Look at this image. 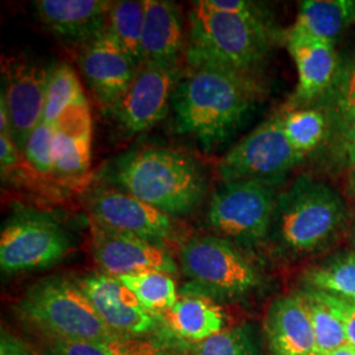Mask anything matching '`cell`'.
I'll return each instance as SVG.
<instances>
[{
  "label": "cell",
  "instance_id": "38",
  "mask_svg": "<svg viewBox=\"0 0 355 355\" xmlns=\"http://www.w3.org/2000/svg\"><path fill=\"white\" fill-rule=\"evenodd\" d=\"M346 192L350 198L355 199V164L352 165V168L347 175V182H346Z\"/></svg>",
  "mask_w": 355,
  "mask_h": 355
},
{
  "label": "cell",
  "instance_id": "29",
  "mask_svg": "<svg viewBox=\"0 0 355 355\" xmlns=\"http://www.w3.org/2000/svg\"><path fill=\"white\" fill-rule=\"evenodd\" d=\"M23 158L26 167L38 177L54 178L53 125L41 123L29 136Z\"/></svg>",
  "mask_w": 355,
  "mask_h": 355
},
{
  "label": "cell",
  "instance_id": "33",
  "mask_svg": "<svg viewBox=\"0 0 355 355\" xmlns=\"http://www.w3.org/2000/svg\"><path fill=\"white\" fill-rule=\"evenodd\" d=\"M202 1L208 8L218 12L232 13V15H239L248 19L266 21V16L261 11V8L252 1H243V0H202Z\"/></svg>",
  "mask_w": 355,
  "mask_h": 355
},
{
  "label": "cell",
  "instance_id": "35",
  "mask_svg": "<svg viewBox=\"0 0 355 355\" xmlns=\"http://www.w3.org/2000/svg\"><path fill=\"white\" fill-rule=\"evenodd\" d=\"M24 164L23 154L8 135H0V171L1 177H7Z\"/></svg>",
  "mask_w": 355,
  "mask_h": 355
},
{
  "label": "cell",
  "instance_id": "24",
  "mask_svg": "<svg viewBox=\"0 0 355 355\" xmlns=\"http://www.w3.org/2000/svg\"><path fill=\"white\" fill-rule=\"evenodd\" d=\"M117 279L137 297L146 311L154 315L166 313L179 300L175 280L162 271H144L117 277Z\"/></svg>",
  "mask_w": 355,
  "mask_h": 355
},
{
  "label": "cell",
  "instance_id": "20",
  "mask_svg": "<svg viewBox=\"0 0 355 355\" xmlns=\"http://www.w3.org/2000/svg\"><path fill=\"white\" fill-rule=\"evenodd\" d=\"M287 48L297 70L296 102H309L328 89L337 70L334 44L288 32Z\"/></svg>",
  "mask_w": 355,
  "mask_h": 355
},
{
  "label": "cell",
  "instance_id": "25",
  "mask_svg": "<svg viewBox=\"0 0 355 355\" xmlns=\"http://www.w3.org/2000/svg\"><path fill=\"white\" fill-rule=\"evenodd\" d=\"M309 288L355 303V252L340 254L305 275Z\"/></svg>",
  "mask_w": 355,
  "mask_h": 355
},
{
  "label": "cell",
  "instance_id": "26",
  "mask_svg": "<svg viewBox=\"0 0 355 355\" xmlns=\"http://www.w3.org/2000/svg\"><path fill=\"white\" fill-rule=\"evenodd\" d=\"M83 102L87 99L71 66L61 64L51 69L42 123L53 125L64 111Z\"/></svg>",
  "mask_w": 355,
  "mask_h": 355
},
{
  "label": "cell",
  "instance_id": "14",
  "mask_svg": "<svg viewBox=\"0 0 355 355\" xmlns=\"http://www.w3.org/2000/svg\"><path fill=\"white\" fill-rule=\"evenodd\" d=\"M78 286L107 327L119 336L136 337L155 329V315L146 311L116 277L92 274L79 280Z\"/></svg>",
  "mask_w": 355,
  "mask_h": 355
},
{
  "label": "cell",
  "instance_id": "30",
  "mask_svg": "<svg viewBox=\"0 0 355 355\" xmlns=\"http://www.w3.org/2000/svg\"><path fill=\"white\" fill-rule=\"evenodd\" d=\"M193 355H255V349L249 333L236 327L199 343Z\"/></svg>",
  "mask_w": 355,
  "mask_h": 355
},
{
  "label": "cell",
  "instance_id": "8",
  "mask_svg": "<svg viewBox=\"0 0 355 355\" xmlns=\"http://www.w3.org/2000/svg\"><path fill=\"white\" fill-rule=\"evenodd\" d=\"M70 250V237L48 214L26 211L12 216L0 234V267L19 274L49 267Z\"/></svg>",
  "mask_w": 355,
  "mask_h": 355
},
{
  "label": "cell",
  "instance_id": "2",
  "mask_svg": "<svg viewBox=\"0 0 355 355\" xmlns=\"http://www.w3.org/2000/svg\"><path fill=\"white\" fill-rule=\"evenodd\" d=\"M114 174L123 190L168 216L189 214L207 191L199 165L173 149L148 148L128 153L116 162Z\"/></svg>",
  "mask_w": 355,
  "mask_h": 355
},
{
  "label": "cell",
  "instance_id": "9",
  "mask_svg": "<svg viewBox=\"0 0 355 355\" xmlns=\"http://www.w3.org/2000/svg\"><path fill=\"white\" fill-rule=\"evenodd\" d=\"M287 139L282 114L255 128L218 162V175L228 183L245 179L275 180L303 161Z\"/></svg>",
  "mask_w": 355,
  "mask_h": 355
},
{
  "label": "cell",
  "instance_id": "6",
  "mask_svg": "<svg viewBox=\"0 0 355 355\" xmlns=\"http://www.w3.org/2000/svg\"><path fill=\"white\" fill-rule=\"evenodd\" d=\"M179 262L190 279L183 293L232 300L253 291L261 282L252 262L225 239H192L183 245Z\"/></svg>",
  "mask_w": 355,
  "mask_h": 355
},
{
  "label": "cell",
  "instance_id": "16",
  "mask_svg": "<svg viewBox=\"0 0 355 355\" xmlns=\"http://www.w3.org/2000/svg\"><path fill=\"white\" fill-rule=\"evenodd\" d=\"M92 146V120L89 103L64 111L53 124L54 178L76 183L89 173Z\"/></svg>",
  "mask_w": 355,
  "mask_h": 355
},
{
  "label": "cell",
  "instance_id": "4",
  "mask_svg": "<svg viewBox=\"0 0 355 355\" xmlns=\"http://www.w3.org/2000/svg\"><path fill=\"white\" fill-rule=\"evenodd\" d=\"M17 312L48 338L107 345L125 341L107 327L78 283L60 277L31 286L20 299Z\"/></svg>",
  "mask_w": 355,
  "mask_h": 355
},
{
  "label": "cell",
  "instance_id": "27",
  "mask_svg": "<svg viewBox=\"0 0 355 355\" xmlns=\"http://www.w3.org/2000/svg\"><path fill=\"white\" fill-rule=\"evenodd\" d=\"M282 123L292 148L303 155L318 148L328 129L325 116L315 108L295 110L282 114Z\"/></svg>",
  "mask_w": 355,
  "mask_h": 355
},
{
  "label": "cell",
  "instance_id": "32",
  "mask_svg": "<svg viewBox=\"0 0 355 355\" xmlns=\"http://www.w3.org/2000/svg\"><path fill=\"white\" fill-rule=\"evenodd\" d=\"M312 290V288H311ZM318 297L329 306L330 311L341 321L347 343L355 347V303L343 300L338 296L330 295L327 292L312 290Z\"/></svg>",
  "mask_w": 355,
  "mask_h": 355
},
{
  "label": "cell",
  "instance_id": "10",
  "mask_svg": "<svg viewBox=\"0 0 355 355\" xmlns=\"http://www.w3.org/2000/svg\"><path fill=\"white\" fill-rule=\"evenodd\" d=\"M179 70L142 64L127 91L111 110L130 135L145 132L164 120L179 83Z\"/></svg>",
  "mask_w": 355,
  "mask_h": 355
},
{
  "label": "cell",
  "instance_id": "12",
  "mask_svg": "<svg viewBox=\"0 0 355 355\" xmlns=\"http://www.w3.org/2000/svg\"><path fill=\"white\" fill-rule=\"evenodd\" d=\"M92 221L104 228L159 245L173 236L174 223L165 212L125 191L98 190L89 200Z\"/></svg>",
  "mask_w": 355,
  "mask_h": 355
},
{
  "label": "cell",
  "instance_id": "15",
  "mask_svg": "<svg viewBox=\"0 0 355 355\" xmlns=\"http://www.w3.org/2000/svg\"><path fill=\"white\" fill-rule=\"evenodd\" d=\"M79 64L96 99L103 107L111 110L139 70L107 28L83 45Z\"/></svg>",
  "mask_w": 355,
  "mask_h": 355
},
{
  "label": "cell",
  "instance_id": "39",
  "mask_svg": "<svg viewBox=\"0 0 355 355\" xmlns=\"http://www.w3.org/2000/svg\"><path fill=\"white\" fill-rule=\"evenodd\" d=\"M111 355H139L136 353H132V350H129L127 345L124 343H117L112 345V354Z\"/></svg>",
  "mask_w": 355,
  "mask_h": 355
},
{
  "label": "cell",
  "instance_id": "18",
  "mask_svg": "<svg viewBox=\"0 0 355 355\" xmlns=\"http://www.w3.org/2000/svg\"><path fill=\"white\" fill-rule=\"evenodd\" d=\"M183 45V21L177 6L166 0H145L144 64L179 70Z\"/></svg>",
  "mask_w": 355,
  "mask_h": 355
},
{
  "label": "cell",
  "instance_id": "7",
  "mask_svg": "<svg viewBox=\"0 0 355 355\" xmlns=\"http://www.w3.org/2000/svg\"><path fill=\"white\" fill-rule=\"evenodd\" d=\"M274 182L245 179L225 183L211 199L209 225L234 241L255 243L263 240L272 228L278 204Z\"/></svg>",
  "mask_w": 355,
  "mask_h": 355
},
{
  "label": "cell",
  "instance_id": "23",
  "mask_svg": "<svg viewBox=\"0 0 355 355\" xmlns=\"http://www.w3.org/2000/svg\"><path fill=\"white\" fill-rule=\"evenodd\" d=\"M144 23L145 0H123L114 3L105 26L120 48L139 67L144 64Z\"/></svg>",
  "mask_w": 355,
  "mask_h": 355
},
{
  "label": "cell",
  "instance_id": "31",
  "mask_svg": "<svg viewBox=\"0 0 355 355\" xmlns=\"http://www.w3.org/2000/svg\"><path fill=\"white\" fill-rule=\"evenodd\" d=\"M46 343L49 355H111L114 345L61 338H48Z\"/></svg>",
  "mask_w": 355,
  "mask_h": 355
},
{
  "label": "cell",
  "instance_id": "5",
  "mask_svg": "<svg viewBox=\"0 0 355 355\" xmlns=\"http://www.w3.org/2000/svg\"><path fill=\"white\" fill-rule=\"evenodd\" d=\"M347 207L328 184L300 177L278 198L272 227L282 248L292 254L322 249L343 228Z\"/></svg>",
  "mask_w": 355,
  "mask_h": 355
},
{
  "label": "cell",
  "instance_id": "19",
  "mask_svg": "<svg viewBox=\"0 0 355 355\" xmlns=\"http://www.w3.org/2000/svg\"><path fill=\"white\" fill-rule=\"evenodd\" d=\"M266 333L274 355H318L315 331L302 293L283 296L271 305Z\"/></svg>",
  "mask_w": 355,
  "mask_h": 355
},
{
  "label": "cell",
  "instance_id": "28",
  "mask_svg": "<svg viewBox=\"0 0 355 355\" xmlns=\"http://www.w3.org/2000/svg\"><path fill=\"white\" fill-rule=\"evenodd\" d=\"M312 327L315 331L318 355H324L333 352L343 345H347V337L345 334L341 321L331 312L311 288L302 292Z\"/></svg>",
  "mask_w": 355,
  "mask_h": 355
},
{
  "label": "cell",
  "instance_id": "21",
  "mask_svg": "<svg viewBox=\"0 0 355 355\" xmlns=\"http://www.w3.org/2000/svg\"><path fill=\"white\" fill-rule=\"evenodd\" d=\"M165 318L175 334L192 343H203L224 329L221 308L199 295L183 293Z\"/></svg>",
  "mask_w": 355,
  "mask_h": 355
},
{
  "label": "cell",
  "instance_id": "1",
  "mask_svg": "<svg viewBox=\"0 0 355 355\" xmlns=\"http://www.w3.org/2000/svg\"><path fill=\"white\" fill-rule=\"evenodd\" d=\"M261 91L254 74L218 64L192 66L173 98L177 129L192 135L204 150H212L249 114Z\"/></svg>",
  "mask_w": 355,
  "mask_h": 355
},
{
  "label": "cell",
  "instance_id": "22",
  "mask_svg": "<svg viewBox=\"0 0 355 355\" xmlns=\"http://www.w3.org/2000/svg\"><path fill=\"white\" fill-rule=\"evenodd\" d=\"M353 21V0H306L300 3L297 17L290 31L334 44Z\"/></svg>",
  "mask_w": 355,
  "mask_h": 355
},
{
  "label": "cell",
  "instance_id": "40",
  "mask_svg": "<svg viewBox=\"0 0 355 355\" xmlns=\"http://www.w3.org/2000/svg\"><path fill=\"white\" fill-rule=\"evenodd\" d=\"M324 355H355V347L347 343V345H343L341 347H338V349H336V350L329 352V353Z\"/></svg>",
  "mask_w": 355,
  "mask_h": 355
},
{
  "label": "cell",
  "instance_id": "36",
  "mask_svg": "<svg viewBox=\"0 0 355 355\" xmlns=\"http://www.w3.org/2000/svg\"><path fill=\"white\" fill-rule=\"evenodd\" d=\"M0 355H37L29 345L15 337L8 330L1 329Z\"/></svg>",
  "mask_w": 355,
  "mask_h": 355
},
{
  "label": "cell",
  "instance_id": "11",
  "mask_svg": "<svg viewBox=\"0 0 355 355\" xmlns=\"http://www.w3.org/2000/svg\"><path fill=\"white\" fill-rule=\"evenodd\" d=\"M51 69L29 61H10L3 66L6 87L1 99L11 123V136L23 154L32 132L42 123Z\"/></svg>",
  "mask_w": 355,
  "mask_h": 355
},
{
  "label": "cell",
  "instance_id": "34",
  "mask_svg": "<svg viewBox=\"0 0 355 355\" xmlns=\"http://www.w3.org/2000/svg\"><path fill=\"white\" fill-rule=\"evenodd\" d=\"M341 142L350 165L355 164V108L340 105Z\"/></svg>",
  "mask_w": 355,
  "mask_h": 355
},
{
  "label": "cell",
  "instance_id": "3",
  "mask_svg": "<svg viewBox=\"0 0 355 355\" xmlns=\"http://www.w3.org/2000/svg\"><path fill=\"white\" fill-rule=\"evenodd\" d=\"M270 46L266 21L218 12L193 1L189 13L187 61L211 64L253 74Z\"/></svg>",
  "mask_w": 355,
  "mask_h": 355
},
{
  "label": "cell",
  "instance_id": "13",
  "mask_svg": "<svg viewBox=\"0 0 355 355\" xmlns=\"http://www.w3.org/2000/svg\"><path fill=\"white\" fill-rule=\"evenodd\" d=\"M91 250L104 274L123 277L144 271L175 274L178 265L161 245L104 228L92 221Z\"/></svg>",
  "mask_w": 355,
  "mask_h": 355
},
{
  "label": "cell",
  "instance_id": "37",
  "mask_svg": "<svg viewBox=\"0 0 355 355\" xmlns=\"http://www.w3.org/2000/svg\"><path fill=\"white\" fill-rule=\"evenodd\" d=\"M338 105L355 108V64L347 70L340 86Z\"/></svg>",
  "mask_w": 355,
  "mask_h": 355
},
{
  "label": "cell",
  "instance_id": "41",
  "mask_svg": "<svg viewBox=\"0 0 355 355\" xmlns=\"http://www.w3.org/2000/svg\"><path fill=\"white\" fill-rule=\"evenodd\" d=\"M354 11H355V0H354Z\"/></svg>",
  "mask_w": 355,
  "mask_h": 355
},
{
  "label": "cell",
  "instance_id": "17",
  "mask_svg": "<svg viewBox=\"0 0 355 355\" xmlns=\"http://www.w3.org/2000/svg\"><path fill=\"white\" fill-rule=\"evenodd\" d=\"M33 6L40 21L51 33L85 45L105 29L114 1L38 0Z\"/></svg>",
  "mask_w": 355,
  "mask_h": 355
}]
</instances>
